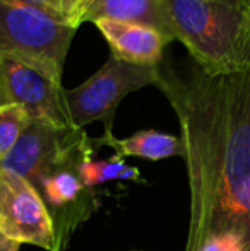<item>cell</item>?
<instances>
[{
	"mask_svg": "<svg viewBox=\"0 0 250 251\" xmlns=\"http://www.w3.org/2000/svg\"><path fill=\"white\" fill-rule=\"evenodd\" d=\"M160 65L130 63L110 55L105 65L86 82L63 91L70 125L84 130L89 123L103 122L105 133H113V120L118 104L130 93L146 86H156Z\"/></svg>",
	"mask_w": 250,
	"mask_h": 251,
	"instance_id": "277c9868",
	"label": "cell"
},
{
	"mask_svg": "<svg viewBox=\"0 0 250 251\" xmlns=\"http://www.w3.org/2000/svg\"><path fill=\"white\" fill-rule=\"evenodd\" d=\"M89 137L84 130L60 126L45 120H29L14 149L0 166L17 173L28 181L45 169L70 157Z\"/></svg>",
	"mask_w": 250,
	"mask_h": 251,
	"instance_id": "52a82bcc",
	"label": "cell"
},
{
	"mask_svg": "<svg viewBox=\"0 0 250 251\" xmlns=\"http://www.w3.org/2000/svg\"><path fill=\"white\" fill-rule=\"evenodd\" d=\"M94 26L100 29L111 48V55L130 63L160 65L163 48L168 43L160 31L144 24L98 21Z\"/></svg>",
	"mask_w": 250,
	"mask_h": 251,
	"instance_id": "30bf717a",
	"label": "cell"
},
{
	"mask_svg": "<svg viewBox=\"0 0 250 251\" xmlns=\"http://www.w3.org/2000/svg\"><path fill=\"white\" fill-rule=\"evenodd\" d=\"M21 2L28 3V5H33L36 9L43 10V12L50 14V16L57 17V19L63 21V23L69 24L67 21V14H65V7H63L62 0H21Z\"/></svg>",
	"mask_w": 250,
	"mask_h": 251,
	"instance_id": "5bb4252c",
	"label": "cell"
},
{
	"mask_svg": "<svg viewBox=\"0 0 250 251\" xmlns=\"http://www.w3.org/2000/svg\"><path fill=\"white\" fill-rule=\"evenodd\" d=\"M0 79H2L5 100L10 104H19L26 109L31 120H45L60 126H72L69 122L63 87L41 74L10 58H0Z\"/></svg>",
	"mask_w": 250,
	"mask_h": 251,
	"instance_id": "ba28073f",
	"label": "cell"
},
{
	"mask_svg": "<svg viewBox=\"0 0 250 251\" xmlns=\"http://www.w3.org/2000/svg\"><path fill=\"white\" fill-rule=\"evenodd\" d=\"M118 21V23L144 24L160 31L167 41H173L163 0H87L74 19V27L83 23Z\"/></svg>",
	"mask_w": 250,
	"mask_h": 251,
	"instance_id": "9c48e42d",
	"label": "cell"
},
{
	"mask_svg": "<svg viewBox=\"0 0 250 251\" xmlns=\"http://www.w3.org/2000/svg\"><path fill=\"white\" fill-rule=\"evenodd\" d=\"M89 152H96L93 139H87L70 157L31 179L50 214L58 251L67 250L77 227L89 221L100 205L96 192L84 183L79 171V164Z\"/></svg>",
	"mask_w": 250,
	"mask_h": 251,
	"instance_id": "5b68a950",
	"label": "cell"
},
{
	"mask_svg": "<svg viewBox=\"0 0 250 251\" xmlns=\"http://www.w3.org/2000/svg\"><path fill=\"white\" fill-rule=\"evenodd\" d=\"M93 146L110 147L115 155L120 157H142L149 161H161L168 157L184 159L185 147L182 137H175L170 133L158 132V130H140L127 139H117L113 133H103L100 139H93Z\"/></svg>",
	"mask_w": 250,
	"mask_h": 251,
	"instance_id": "8fae6325",
	"label": "cell"
},
{
	"mask_svg": "<svg viewBox=\"0 0 250 251\" xmlns=\"http://www.w3.org/2000/svg\"><path fill=\"white\" fill-rule=\"evenodd\" d=\"M180 123L190 217L184 251H250V70L211 75L160 65Z\"/></svg>",
	"mask_w": 250,
	"mask_h": 251,
	"instance_id": "6da1fadb",
	"label": "cell"
},
{
	"mask_svg": "<svg viewBox=\"0 0 250 251\" xmlns=\"http://www.w3.org/2000/svg\"><path fill=\"white\" fill-rule=\"evenodd\" d=\"M173 41L211 75L250 70V0H163Z\"/></svg>",
	"mask_w": 250,
	"mask_h": 251,
	"instance_id": "7a4b0ae2",
	"label": "cell"
},
{
	"mask_svg": "<svg viewBox=\"0 0 250 251\" xmlns=\"http://www.w3.org/2000/svg\"><path fill=\"white\" fill-rule=\"evenodd\" d=\"M29 120V115L23 106L10 102L0 106V162L14 149Z\"/></svg>",
	"mask_w": 250,
	"mask_h": 251,
	"instance_id": "4fadbf2b",
	"label": "cell"
},
{
	"mask_svg": "<svg viewBox=\"0 0 250 251\" xmlns=\"http://www.w3.org/2000/svg\"><path fill=\"white\" fill-rule=\"evenodd\" d=\"M79 171L84 183L89 188H96L98 185H103L107 181H136L144 183L139 169L129 166L120 155H111L107 161L94 159V152H89L83 162L79 164Z\"/></svg>",
	"mask_w": 250,
	"mask_h": 251,
	"instance_id": "7c38bea8",
	"label": "cell"
},
{
	"mask_svg": "<svg viewBox=\"0 0 250 251\" xmlns=\"http://www.w3.org/2000/svg\"><path fill=\"white\" fill-rule=\"evenodd\" d=\"M132 251H140V250H132Z\"/></svg>",
	"mask_w": 250,
	"mask_h": 251,
	"instance_id": "ac0fdd59",
	"label": "cell"
},
{
	"mask_svg": "<svg viewBox=\"0 0 250 251\" xmlns=\"http://www.w3.org/2000/svg\"><path fill=\"white\" fill-rule=\"evenodd\" d=\"M63 2V7H65V14H67V21L69 24L74 27V19H76L77 12L81 10V7L87 2V0H62ZM77 29V27H76Z\"/></svg>",
	"mask_w": 250,
	"mask_h": 251,
	"instance_id": "9a60e30c",
	"label": "cell"
},
{
	"mask_svg": "<svg viewBox=\"0 0 250 251\" xmlns=\"http://www.w3.org/2000/svg\"><path fill=\"white\" fill-rule=\"evenodd\" d=\"M3 104H9L5 100V93H3V86H2V79H0V106Z\"/></svg>",
	"mask_w": 250,
	"mask_h": 251,
	"instance_id": "e0dca14e",
	"label": "cell"
},
{
	"mask_svg": "<svg viewBox=\"0 0 250 251\" xmlns=\"http://www.w3.org/2000/svg\"><path fill=\"white\" fill-rule=\"evenodd\" d=\"M21 245L16 241H10L5 236L0 234V251H19Z\"/></svg>",
	"mask_w": 250,
	"mask_h": 251,
	"instance_id": "2e32d148",
	"label": "cell"
},
{
	"mask_svg": "<svg viewBox=\"0 0 250 251\" xmlns=\"http://www.w3.org/2000/svg\"><path fill=\"white\" fill-rule=\"evenodd\" d=\"M76 27L21 0H0V58L40 70L62 84Z\"/></svg>",
	"mask_w": 250,
	"mask_h": 251,
	"instance_id": "3957f363",
	"label": "cell"
},
{
	"mask_svg": "<svg viewBox=\"0 0 250 251\" xmlns=\"http://www.w3.org/2000/svg\"><path fill=\"white\" fill-rule=\"evenodd\" d=\"M0 234L19 245L58 251L50 214L31 181L0 166Z\"/></svg>",
	"mask_w": 250,
	"mask_h": 251,
	"instance_id": "8992f818",
	"label": "cell"
}]
</instances>
